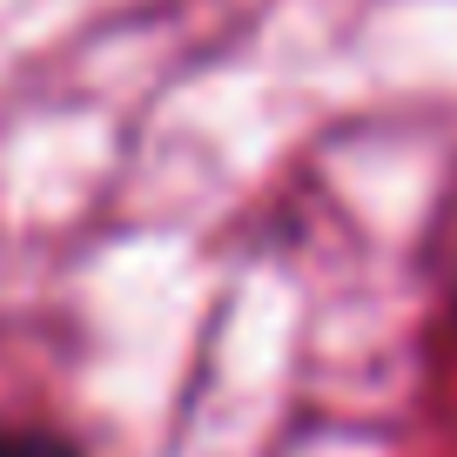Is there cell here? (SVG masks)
<instances>
[{"instance_id":"1","label":"cell","mask_w":457,"mask_h":457,"mask_svg":"<svg viewBox=\"0 0 457 457\" xmlns=\"http://www.w3.org/2000/svg\"><path fill=\"white\" fill-rule=\"evenodd\" d=\"M0 457H81L54 430H0Z\"/></svg>"},{"instance_id":"2","label":"cell","mask_w":457,"mask_h":457,"mask_svg":"<svg viewBox=\"0 0 457 457\" xmlns=\"http://www.w3.org/2000/svg\"><path fill=\"white\" fill-rule=\"evenodd\" d=\"M451 303H457V276H451Z\"/></svg>"}]
</instances>
